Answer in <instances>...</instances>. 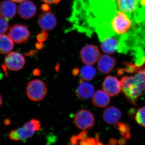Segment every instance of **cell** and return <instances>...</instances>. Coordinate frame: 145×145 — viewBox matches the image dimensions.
<instances>
[{"mask_svg": "<svg viewBox=\"0 0 145 145\" xmlns=\"http://www.w3.org/2000/svg\"><path fill=\"white\" fill-rule=\"evenodd\" d=\"M14 47V43L9 36L5 34L0 35V53L6 54L9 53Z\"/></svg>", "mask_w": 145, "mask_h": 145, "instance_id": "obj_19", "label": "cell"}, {"mask_svg": "<svg viewBox=\"0 0 145 145\" xmlns=\"http://www.w3.org/2000/svg\"><path fill=\"white\" fill-rule=\"evenodd\" d=\"M117 144V141L114 139H110L109 141V144L110 145H115Z\"/></svg>", "mask_w": 145, "mask_h": 145, "instance_id": "obj_31", "label": "cell"}, {"mask_svg": "<svg viewBox=\"0 0 145 145\" xmlns=\"http://www.w3.org/2000/svg\"><path fill=\"white\" fill-rule=\"evenodd\" d=\"M44 3L48 4H55L58 3L61 0H42Z\"/></svg>", "mask_w": 145, "mask_h": 145, "instance_id": "obj_26", "label": "cell"}, {"mask_svg": "<svg viewBox=\"0 0 145 145\" xmlns=\"http://www.w3.org/2000/svg\"><path fill=\"white\" fill-rule=\"evenodd\" d=\"M8 35L13 42L20 44L27 41L30 34L26 26L23 25L17 24L10 27Z\"/></svg>", "mask_w": 145, "mask_h": 145, "instance_id": "obj_7", "label": "cell"}, {"mask_svg": "<svg viewBox=\"0 0 145 145\" xmlns=\"http://www.w3.org/2000/svg\"><path fill=\"white\" fill-rule=\"evenodd\" d=\"M114 127L119 131L125 140H128L130 138V129L128 125L118 122L115 124Z\"/></svg>", "mask_w": 145, "mask_h": 145, "instance_id": "obj_22", "label": "cell"}, {"mask_svg": "<svg viewBox=\"0 0 145 145\" xmlns=\"http://www.w3.org/2000/svg\"><path fill=\"white\" fill-rule=\"evenodd\" d=\"M102 86L104 91L110 96H117L121 90L120 81L111 75H108L104 79Z\"/></svg>", "mask_w": 145, "mask_h": 145, "instance_id": "obj_10", "label": "cell"}, {"mask_svg": "<svg viewBox=\"0 0 145 145\" xmlns=\"http://www.w3.org/2000/svg\"><path fill=\"white\" fill-rule=\"evenodd\" d=\"M75 125L83 130L91 128L95 125V120L93 113L85 109L78 112L74 117Z\"/></svg>", "mask_w": 145, "mask_h": 145, "instance_id": "obj_6", "label": "cell"}, {"mask_svg": "<svg viewBox=\"0 0 145 145\" xmlns=\"http://www.w3.org/2000/svg\"><path fill=\"white\" fill-rule=\"evenodd\" d=\"M117 9L125 13L133 22L137 21L141 8L138 0H117Z\"/></svg>", "mask_w": 145, "mask_h": 145, "instance_id": "obj_5", "label": "cell"}, {"mask_svg": "<svg viewBox=\"0 0 145 145\" xmlns=\"http://www.w3.org/2000/svg\"><path fill=\"white\" fill-rule=\"evenodd\" d=\"M8 24L6 18L0 14V35L5 33L8 30Z\"/></svg>", "mask_w": 145, "mask_h": 145, "instance_id": "obj_24", "label": "cell"}, {"mask_svg": "<svg viewBox=\"0 0 145 145\" xmlns=\"http://www.w3.org/2000/svg\"><path fill=\"white\" fill-rule=\"evenodd\" d=\"M101 42V49L105 53L111 54L116 51L119 52L121 46V36L115 34Z\"/></svg>", "mask_w": 145, "mask_h": 145, "instance_id": "obj_11", "label": "cell"}, {"mask_svg": "<svg viewBox=\"0 0 145 145\" xmlns=\"http://www.w3.org/2000/svg\"><path fill=\"white\" fill-rule=\"evenodd\" d=\"M121 117V112L118 108L111 106L106 108L103 113L104 121L108 124L112 125L117 123Z\"/></svg>", "mask_w": 145, "mask_h": 145, "instance_id": "obj_16", "label": "cell"}, {"mask_svg": "<svg viewBox=\"0 0 145 145\" xmlns=\"http://www.w3.org/2000/svg\"><path fill=\"white\" fill-rule=\"evenodd\" d=\"M98 61V69L104 74L111 72L117 63V61L113 57L107 55L100 56Z\"/></svg>", "mask_w": 145, "mask_h": 145, "instance_id": "obj_13", "label": "cell"}, {"mask_svg": "<svg viewBox=\"0 0 145 145\" xmlns=\"http://www.w3.org/2000/svg\"><path fill=\"white\" fill-rule=\"evenodd\" d=\"M38 24L43 30L49 31L53 29L56 26L57 20L53 13L47 12L40 15Z\"/></svg>", "mask_w": 145, "mask_h": 145, "instance_id": "obj_15", "label": "cell"}, {"mask_svg": "<svg viewBox=\"0 0 145 145\" xmlns=\"http://www.w3.org/2000/svg\"><path fill=\"white\" fill-rule=\"evenodd\" d=\"M94 90L93 85L82 79L76 91V96L79 100L85 101L93 96Z\"/></svg>", "mask_w": 145, "mask_h": 145, "instance_id": "obj_12", "label": "cell"}, {"mask_svg": "<svg viewBox=\"0 0 145 145\" xmlns=\"http://www.w3.org/2000/svg\"><path fill=\"white\" fill-rule=\"evenodd\" d=\"M109 96L104 90L97 91L93 93L92 96V103L93 105L99 107H106L110 103Z\"/></svg>", "mask_w": 145, "mask_h": 145, "instance_id": "obj_18", "label": "cell"}, {"mask_svg": "<svg viewBox=\"0 0 145 145\" xmlns=\"http://www.w3.org/2000/svg\"><path fill=\"white\" fill-rule=\"evenodd\" d=\"M41 125L39 120L31 119L25 123L23 127L12 130L9 133V137L14 141H23L32 137L36 131L40 129Z\"/></svg>", "mask_w": 145, "mask_h": 145, "instance_id": "obj_2", "label": "cell"}, {"mask_svg": "<svg viewBox=\"0 0 145 145\" xmlns=\"http://www.w3.org/2000/svg\"><path fill=\"white\" fill-rule=\"evenodd\" d=\"M79 72H80V70L77 68H75L72 71V74L75 76L78 75L79 74Z\"/></svg>", "mask_w": 145, "mask_h": 145, "instance_id": "obj_29", "label": "cell"}, {"mask_svg": "<svg viewBox=\"0 0 145 145\" xmlns=\"http://www.w3.org/2000/svg\"><path fill=\"white\" fill-rule=\"evenodd\" d=\"M17 6L13 2L5 0L0 4V14L6 19L13 18L16 15Z\"/></svg>", "mask_w": 145, "mask_h": 145, "instance_id": "obj_17", "label": "cell"}, {"mask_svg": "<svg viewBox=\"0 0 145 145\" xmlns=\"http://www.w3.org/2000/svg\"><path fill=\"white\" fill-rule=\"evenodd\" d=\"M37 10L36 6L29 0L24 1L20 4L18 12L20 16L24 19H29L34 17Z\"/></svg>", "mask_w": 145, "mask_h": 145, "instance_id": "obj_14", "label": "cell"}, {"mask_svg": "<svg viewBox=\"0 0 145 145\" xmlns=\"http://www.w3.org/2000/svg\"><path fill=\"white\" fill-rule=\"evenodd\" d=\"M96 70L91 65H86L81 69V78L84 80L91 81L95 78L96 75Z\"/></svg>", "mask_w": 145, "mask_h": 145, "instance_id": "obj_20", "label": "cell"}, {"mask_svg": "<svg viewBox=\"0 0 145 145\" xmlns=\"http://www.w3.org/2000/svg\"><path fill=\"white\" fill-rule=\"evenodd\" d=\"M43 46V44L42 42H36V47L37 49H42V48Z\"/></svg>", "mask_w": 145, "mask_h": 145, "instance_id": "obj_28", "label": "cell"}, {"mask_svg": "<svg viewBox=\"0 0 145 145\" xmlns=\"http://www.w3.org/2000/svg\"><path fill=\"white\" fill-rule=\"evenodd\" d=\"M134 75L125 76L122 78L121 88L123 93L129 101L135 105L142 93L145 91V63L137 66Z\"/></svg>", "mask_w": 145, "mask_h": 145, "instance_id": "obj_1", "label": "cell"}, {"mask_svg": "<svg viewBox=\"0 0 145 145\" xmlns=\"http://www.w3.org/2000/svg\"><path fill=\"white\" fill-rule=\"evenodd\" d=\"M26 93L30 100L37 102L44 99L47 93V89L42 81L35 79L29 82L27 86Z\"/></svg>", "mask_w": 145, "mask_h": 145, "instance_id": "obj_4", "label": "cell"}, {"mask_svg": "<svg viewBox=\"0 0 145 145\" xmlns=\"http://www.w3.org/2000/svg\"><path fill=\"white\" fill-rule=\"evenodd\" d=\"M37 52L38 51L35 50H32L29 51L28 55H29V56H33V55H35L37 53Z\"/></svg>", "mask_w": 145, "mask_h": 145, "instance_id": "obj_30", "label": "cell"}, {"mask_svg": "<svg viewBox=\"0 0 145 145\" xmlns=\"http://www.w3.org/2000/svg\"><path fill=\"white\" fill-rule=\"evenodd\" d=\"M3 100L1 96L0 95V107L1 106L2 104Z\"/></svg>", "mask_w": 145, "mask_h": 145, "instance_id": "obj_33", "label": "cell"}, {"mask_svg": "<svg viewBox=\"0 0 145 145\" xmlns=\"http://www.w3.org/2000/svg\"><path fill=\"white\" fill-rule=\"evenodd\" d=\"M100 56L101 53L99 48L93 45L86 46L80 52L81 60L86 65L94 64L98 61Z\"/></svg>", "mask_w": 145, "mask_h": 145, "instance_id": "obj_8", "label": "cell"}, {"mask_svg": "<svg viewBox=\"0 0 145 145\" xmlns=\"http://www.w3.org/2000/svg\"><path fill=\"white\" fill-rule=\"evenodd\" d=\"M135 119L138 124L145 127V107L138 109L135 114Z\"/></svg>", "mask_w": 145, "mask_h": 145, "instance_id": "obj_23", "label": "cell"}, {"mask_svg": "<svg viewBox=\"0 0 145 145\" xmlns=\"http://www.w3.org/2000/svg\"><path fill=\"white\" fill-rule=\"evenodd\" d=\"M110 24L114 34L123 35L129 32L132 26V22L125 13L117 9L112 19Z\"/></svg>", "mask_w": 145, "mask_h": 145, "instance_id": "obj_3", "label": "cell"}, {"mask_svg": "<svg viewBox=\"0 0 145 145\" xmlns=\"http://www.w3.org/2000/svg\"><path fill=\"white\" fill-rule=\"evenodd\" d=\"M41 9L44 12H47L50 9V7L48 4H44L42 5Z\"/></svg>", "mask_w": 145, "mask_h": 145, "instance_id": "obj_27", "label": "cell"}, {"mask_svg": "<svg viewBox=\"0 0 145 145\" xmlns=\"http://www.w3.org/2000/svg\"><path fill=\"white\" fill-rule=\"evenodd\" d=\"M89 137L88 133L84 130L78 135H73L71 138L70 142L71 145H84L86 140Z\"/></svg>", "mask_w": 145, "mask_h": 145, "instance_id": "obj_21", "label": "cell"}, {"mask_svg": "<svg viewBox=\"0 0 145 145\" xmlns=\"http://www.w3.org/2000/svg\"><path fill=\"white\" fill-rule=\"evenodd\" d=\"M48 37V34L45 30H43L42 32L38 34L36 36L38 41L40 42H43L46 40Z\"/></svg>", "mask_w": 145, "mask_h": 145, "instance_id": "obj_25", "label": "cell"}, {"mask_svg": "<svg viewBox=\"0 0 145 145\" xmlns=\"http://www.w3.org/2000/svg\"><path fill=\"white\" fill-rule=\"evenodd\" d=\"M11 1L16 3H21L24 1L25 0H11Z\"/></svg>", "mask_w": 145, "mask_h": 145, "instance_id": "obj_32", "label": "cell"}, {"mask_svg": "<svg viewBox=\"0 0 145 145\" xmlns=\"http://www.w3.org/2000/svg\"><path fill=\"white\" fill-rule=\"evenodd\" d=\"M5 63L8 70L17 71L23 68L25 61L24 57L20 53L13 52H10L6 57Z\"/></svg>", "mask_w": 145, "mask_h": 145, "instance_id": "obj_9", "label": "cell"}]
</instances>
